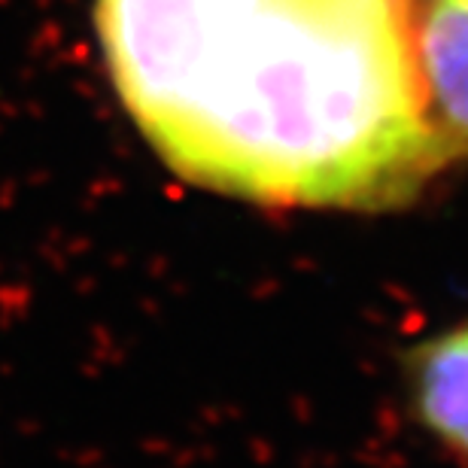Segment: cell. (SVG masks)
<instances>
[{
  "mask_svg": "<svg viewBox=\"0 0 468 468\" xmlns=\"http://www.w3.org/2000/svg\"><path fill=\"white\" fill-rule=\"evenodd\" d=\"M405 378L420 426L468 460V323L410 347Z\"/></svg>",
  "mask_w": 468,
  "mask_h": 468,
  "instance_id": "obj_3",
  "label": "cell"
},
{
  "mask_svg": "<svg viewBox=\"0 0 468 468\" xmlns=\"http://www.w3.org/2000/svg\"><path fill=\"white\" fill-rule=\"evenodd\" d=\"M414 52L429 116L447 153L468 155V0H429L414 16Z\"/></svg>",
  "mask_w": 468,
  "mask_h": 468,
  "instance_id": "obj_2",
  "label": "cell"
},
{
  "mask_svg": "<svg viewBox=\"0 0 468 468\" xmlns=\"http://www.w3.org/2000/svg\"><path fill=\"white\" fill-rule=\"evenodd\" d=\"M410 0H98L113 89L155 155L271 207H401L453 165Z\"/></svg>",
  "mask_w": 468,
  "mask_h": 468,
  "instance_id": "obj_1",
  "label": "cell"
},
{
  "mask_svg": "<svg viewBox=\"0 0 468 468\" xmlns=\"http://www.w3.org/2000/svg\"><path fill=\"white\" fill-rule=\"evenodd\" d=\"M410 4H414V6H420V4H429V0H410Z\"/></svg>",
  "mask_w": 468,
  "mask_h": 468,
  "instance_id": "obj_4",
  "label": "cell"
}]
</instances>
